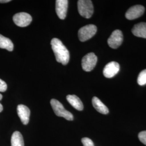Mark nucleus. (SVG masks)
Listing matches in <instances>:
<instances>
[{"label":"nucleus","mask_w":146,"mask_h":146,"mask_svg":"<svg viewBox=\"0 0 146 146\" xmlns=\"http://www.w3.org/2000/svg\"><path fill=\"white\" fill-rule=\"evenodd\" d=\"M51 46L57 62L61 63L63 65L67 64L70 58L69 52L61 40L57 38H52Z\"/></svg>","instance_id":"1"},{"label":"nucleus","mask_w":146,"mask_h":146,"mask_svg":"<svg viewBox=\"0 0 146 146\" xmlns=\"http://www.w3.org/2000/svg\"><path fill=\"white\" fill-rule=\"evenodd\" d=\"M139 139L142 143L146 145V131H141L139 134Z\"/></svg>","instance_id":"19"},{"label":"nucleus","mask_w":146,"mask_h":146,"mask_svg":"<svg viewBox=\"0 0 146 146\" xmlns=\"http://www.w3.org/2000/svg\"><path fill=\"white\" fill-rule=\"evenodd\" d=\"M11 0H0V3H8L11 2Z\"/></svg>","instance_id":"21"},{"label":"nucleus","mask_w":146,"mask_h":146,"mask_svg":"<svg viewBox=\"0 0 146 146\" xmlns=\"http://www.w3.org/2000/svg\"><path fill=\"white\" fill-rule=\"evenodd\" d=\"M137 82V84L140 86H144L146 84V69L141 71L139 74Z\"/></svg>","instance_id":"17"},{"label":"nucleus","mask_w":146,"mask_h":146,"mask_svg":"<svg viewBox=\"0 0 146 146\" xmlns=\"http://www.w3.org/2000/svg\"><path fill=\"white\" fill-rule=\"evenodd\" d=\"M78 11L80 15L86 19H89L94 13V7L90 0H79L78 2Z\"/></svg>","instance_id":"2"},{"label":"nucleus","mask_w":146,"mask_h":146,"mask_svg":"<svg viewBox=\"0 0 146 146\" xmlns=\"http://www.w3.org/2000/svg\"><path fill=\"white\" fill-rule=\"evenodd\" d=\"M81 141L84 146H94L93 142L88 137H84L82 139Z\"/></svg>","instance_id":"18"},{"label":"nucleus","mask_w":146,"mask_h":146,"mask_svg":"<svg viewBox=\"0 0 146 146\" xmlns=\"http://www.w3.org/2000/svg\"><path fill=\"white\" fill-rule=\"evenodd\" d=\"M120 70V65L116 62L112 61L108 63L104 67L103 74L107 78H111L116 75Z\"/></svg>","instance_id":"9"},{"label":"nucleus","mask_w":146,"mask_h":146,"mask_svg":"<svg viewBox=\"0 0 146 146\" xmlns=\"http://www.w3.org/2000/svg\"><path fill=\"white\" fill-rule=\"evenodd\" d=\"M145 7L142 5H134L127 11L125 17L129 20H135L142 15L145 12Z\"/></svg>","instance_id":"8"},{"label":"nucleus","mask_w":146,"mask_h":146,"mask_svg":"<svg viewBox=\"0 0 146 146\" xmlns=\"http://www.w3.org/2000/svg\"><path fill=\"white\" fill-rule=\"evenodd\" d=\"M68 102L76 110L81 111L84 110V104L81 100L75 95H68L67 96Z\"/></svg>","instance_id":"13"},{"label":"nucleus","mask_w":146,"mask_h":146,"mask_svg":"<svg viewBox=\"0 0 146 146\" xmlns=\"http://www.w3.org/2000/svg\"><path fill=\"white\" fill-rule=\"evenodd\" d=\"M11 146H24V140L21 133L16 131L13 133L11 138Z\"/></svg>","instance_id":"15"},{"label":"nucleus","mask_w":146,"mask_h":146,"mask_svg":"<svg viewBox=\"0 0 146 146\" xmlns=\"http://www.w3.org/2000/svg\"><path fill=\"white\" fill-rule=\"evenodd\" d=\"M0 48L11 52L14 49V44L9 38L0 34Z\"/></svg>","instance_id":"16"},{"label":"nucleus","mask_w":146,"mask_h":146,"mask_svg":"<svg viewBox=\"0 0 146 146\" xmlns=\"http://www.w3.org/2000/svg\"><path fill=\"white\" fill-rule=\"evenodd\" d=\"M17 111L22 123L25 125H27L29 121L31 114V111L28 107L23 104H19L17 108Z\"/></svg>","instance_id":"11"},{"label":"nucleus","mask_w":146,"mask_h":146,"mask_svg":"<svg viewBox=\"0 0 146 146\" xmlns=\"http://www.w3.org/2000/svg\"><path fill=\"white\" fill-rule=\"evenodd\" d=\"M50 104L54 113L58 116L63 117L69 121L73 120L74 117L73 114L68 110H65L62 104L57 100L54 99L51 100Z\"/></svg>","instance_id":"3"},{"label":"nucleus","mask_w":146,"mask_h":146,"mask_svg":"<svg viewBox=\"0 0 146 146\" xmlns=\"http://www.w3.org/2000/svg\"><path fill=\"white\" fill-rule=\"evenodd\" d=\"M132 33L135 36L146 38V23L141 22L133 27Z\"/></svg>","instance_id":"12"},{"label":"nucleus","mask_w":146,"mask_h":146,"mask_svg":"<svg viewBox=\"0 0 146 146\" xmlns=\"http://www.w3.org/2000/svg\"><path fill=\"white\" fill-rule=\"evenodd\" d=\"M98 58L93 52L86 55L82 60V67L85 72H90L95 67Z\"/></svg>","instance_id":"5"},{"label":"nucleus","mask_w":146,"mask_h":146,"mask_svg":"<svg viewBox=\"0 0 146 146\" xmlns=\"http://www.w3.org/2000/svg\"><path fill=\"white\" fill-rule=\"evenodd\" d=\"M123 36L122 31L120 30H115L110 36L107 42L110 48L116 49L120 47L123 42Z\"/></svg>","instance_id":"6"},{"label":"nucleus","mask_w":146,"mask_h":146,"mask_svg":"<svg viewBox=\"0 0 146 146\" xmlns=\"http://www.w3.org/2000/svg\"><path fill=\"white\" fill-rule=\"evenodd\" d=\"M3 110V106L0 103V113Z\"/></svg>","instance_id":"22"},{"label":"nucleus","mask_w":146,"mask_h":146,"mask_svg":"<svg viewBox=\"0 0 146 146\" xmlns=\"http://www.w3.org/2000/svg\"><path fill=\"white\" fill-rule=\"evenodd\" d=\"M7 85L5 82L0 78V92H5L7 90Z\"/></svg>","instance_id":"20"},{"label":"nucleus","mask_w":146,"mask_h":146,"mask_svg":"<svg viewBox=\"0 0 146 146\" xmlns=\"http://www.w3.org/2000/svg\"><path fill=\"white\" fill-rule=\"evenodd\" d=\"M92 104L94 108L100 113L107 114L109 113V110L107 107L104 105L103 102L97 97H94L93 98Z\"/></svg>","instance_id":"14"},{"label":"nucleus","mask_w":146,"mask_h":146,"mask_svg":"<svg viewBox=\"0 0 146 146\" xmlns=\"http://www.w3.org/2000/svg\"><path fill=\"white\" fill-rule=\"evenodd\" d=\"M97 31V27L94 25H88L81 28L78 31L79 40L81 42H84L94 36Z\"/></svg>","instance_id":"4"},{"label":"nucleus","mask_w":146,"mask_h":146,"mask_svg":"<svg viewBox=\"0 0 146 146\" xmlns=\"http://www.w3.org/2000/svg\"><path fill=\"white\" fill-rule=\"evenodd\" d=\"M2 98H3L2 95L1 94H0V100H1L2 99Z\"/></svg>","instance_id":"23"},{"label":"nucleus","mask_w":146,"mask_h":146,"mask_svg":"<svg viewBox=\"0 0 146 146\" xmlns=\"http://www.w3.org/2000/svg\"><path fill=\"white\" fill-rule=\"evenodd\" d=\"M13 21L16 25L21 27L29 26L32 21V17L26 13H19L13 16Z\"/></svg>","instance_id":"7"},{"label":"nucleus","mask_w":146,"mask_h":146,"mask_svg":"<svg viewBox=\"0 0 146 146\" xmlns=\"http://www.w3.org/2000/svg\"><path fill=\"white\" fill-rule=\"evenodd\" d=\"M68 0L56 1V12L58 17L60 19L64 20L66 18L68 9Z\"/></svg>","instance_id":"10"}]
</instances>
